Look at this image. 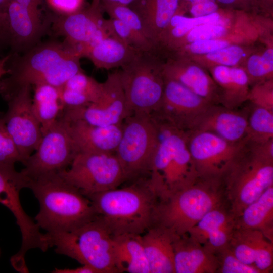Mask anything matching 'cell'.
<instances>
[{"label":"cell","mask_w":273,"mask_h":273,"mask_svg":"<svg viewBox=\"0 0 273 273\" xmlns=\"http://www.w3.org/2000/svg\"><path fill=\"white\" fill-rule=\"evenodd\" d=\"M176 236L156 225L142 235L150 273H175L173 243Z\"/></svg>","instance_id":"26"},{"label":"cell","mask_w":273,"mask_h":273,"mask_svg":"<svg viewBox=\"0 0 273 273\" xmlns=\"http://www.w3.org/2000/svg\"><path fill=\"white\" fill-rule=\"evenodd\" d=\"M132 113L117 71L108 75L97 101L84 107L64 110L63 116L68 120H81L93 125L108 126L121 124Z\"/></svg>","instance_id":"15"},{"label":"cell","mask_w":273,"mask_h":273,"mask_svg":"<svg viewBox=\"0 0 273 273\" xmlns=\"http://www.w3.org/2000/svg\"><path fill=\"white\" fill-rule=\"evenodd\" d=\"M55 252L92 268L96 273H117L112 236L97 217L71 231L46 233Z\"/></svg>","instance_id":"6"},{"label":"cell","mask_w":273,"mask_h":273,"mask_svg":"<svg viewBox=\"0 0 273 273\" xmlns=\"http://www.w3.org/2000/svg\"><path fill=\"white\" fill-rule=\"evenodd\" d=\"M158 142V130L150 114L133 113L122 122V132L115 154L125 181L148 176Z\"/></svg>","instance_id":"9"},{"label":"cell","mask_w":273,"mask_h":273,"mask_svg":"<svg viewBox=\"0 0 273 273\" xmlns=\"http://www.w3.org/2000/svg\"><path fill=\"white\" fill-rule=\"evenodd\" d=\"M246 138L252 143L273 139V111L254 105L248 115Z\"/></svg>","instance_id":"33"},{"label":"cell","mask_w":273,"mask_h":273,"mask_svg":"<svg viewBox=\"0 0 273 273\" xmlns=\"http://www.w3.org/2000/svg\"><path fill=\"white\" fill-rule=\"evenodd\" d=\"M8 55L9 76L0 80V95L4 100L27 85L48 84L59 87L83 71L79 53L64 41L38 43L22 55Z\"/></svg>","instance_id":"1"},{"label":"cell","mask_w":273,"mask_h":273,"mask_svg":"<svg viewBox=\"0 0 273 273\" xmlns=\"http://www.w3.org/2000/svg\"><path fill=\"white\" fill-rule=\"evenodd\" d=\"M11 53H25L39 43L46 31L41 12L11 1L5 12Z\"/></svg>","instance_id":"18"},{"label":"cell","mask_w":273,"mask_h":273,"mask_svg":"<svg viewBox=\"0 0 273 273\" xmlns=\"http://www.w3.org/2000/svg\"><path fill=\"white\" fill-rule=\"evenodd\" d=\"M165 78L178 82L199 96L219 104V89L212 77L198 64L188 59L169 57L162 65Z\"/></svg>","instance_id":"21"},{"label":"cell","mask_w":273,"mask_h":273,"mask_svg":"<svg viewBox=\"0 0 273 273\" xmlns=\"http://www.w3.org/2000/svg\"><path fill=\"white\" fill-rule=\"evenodd\" d=\"M60 98L65 110L84 107L98 100L103 90V83L79 72L59 87Z\"/></svg>","instance_id":"31"},{"label":"cell","mask_w":273,"mask_h":273,"mask_svg":"<svg viewBox=\"0 0 273 273\" xmlns=\"http://www.w3.org/2000/svg\"><path fill=\"white\" fill-rule=\"evenodd\" d=\"M173 249L175 273H217L216 256L188 234L176 236Z\"/></svg>","instance_id":"24"},{"label":"cell","mask_w":273,"mask_h":273,"mask_svg":"<svg viewBox=\"0 0 273 273\" xmlns=\"http://www.w3.org/2000/svg\"><path fill=\"white\" fill-rule=\"evenodd\" d=\"M142 51L110 36L88 50L83 57L88 58L96 68L109 70L121 68L132 61Z\"/></svg>","instance_id":"29"},{"label":"cell","mask_w":273,"mask_h":273,"mask_svg":"<svg viewBox=\"0 0 273 273\" xmlns=\"http://www.w3.org/2000/svg\"><path fill=\"white\" fill-rule=\"evenodd\" d=\"M20 172L29 180L58 173L71 165L78 152L63 116L47 132Z\"/></svg>","instance_id":"11"},{"label":"cell","mask_w":273,"mask_h":273,"mask_svg":"<svg viewBox=\"0 0 273 273\" xmlns=\"http://www.w3.org/2000/svg\"><path fill=\"white\" fill-rule=\"evenodd\" d=\"M101 3L104 11L108 14L110 18L122 21L141 38L153 43L147 36L140 17L128 6L112 3Z\"/></svg>","instance_id":"36"},{"label":"cell","mask_w":273,"mask_h":273,"mask_svg":"<svg viewBox=\"0 0 273 273\" xmlns=\"http://www.w3.org/2000/svg\"><path fill=\"white\" fill-rule=\"evenodd\" d=\"M0 254H1V251H0Z\"/></svg>","instance_id":"51"},{"label":"cell","mask_w":273,"mask_h":273,"mask_svg":"<svg viewBox=\"0 0 273 273\" xmlns=\"http://www.w3.org/2000/svg\"><path fill=\"white\" fill-rule=\"evenodd\" d=\"M152 117L158 142L148 178L158 200H161L193 184L199 176L188 149L187 133Z\"/></svg>","instance_id":"4"},{"label":"cell","mask_w":273,"mask_h":273,"mask_svg":"<svg viewBox=\"0 0 273 273\" xmlns=\"http://www.w3.org/2000/svg\"><path fill=\"white\" fill-rule=\"evenodd\" d=\"M134 0H100L101 2L112 3L129 6Z\"/></svg>","instance_id":"50"},{"label":"cell","mask_w":273,"mask_h":273,"mask_svg":"<svg viewBox=\"0 0 273 273\" xmlns=\"http://www.w3.org/2000/svg\"><path fill=\"white\" fill-rule=\"evenodd\" d=\"M220 7L215 0H203L188 9L193 17L208 15L219 11Z\"/></svg>","instance_id":"43"},{"label":"cell","mask_w":273,"mask_h":273,"mask_svg":"<svg viewBox=\"0 0 273 273\" xmlns=\"http://www.w3.org/2000/svg\"><path fill=\"white\" fill-rule=\"evenodd\" d=\"M211 77L219 89V104L236 109L248 100L250 84L245 69L223 65L212 66Z\"/></svg>","instance_id":"27"},{"label":"cell","mask_w":273,"mask_h":273,"mask_svg":"<svg viewBox=\"0 0 273 273\" xmlns=\"http://www.w3.org/2000/svg\"><path fill=\"white\" fill-rule=\"evenodd\" d=\"M218 5L226 8H242L240 0H215Z\"/></svg>","instance_id":"47"},{"label":"cell","mask_w":273,"mask_h":273,"mask_svg":"<svg viewBox=\"0 0 273 273\" xmlns=\"http://www.w3.org/2000/svg\"><path fill=\"white\" fill-rule=\"evenodd\" d=\"M235 228L236 217L226 203L206 213L187 234L215 255L229 247Z\"/></svg>","instance_id":"19"},{"label":"cell","mask_w":273,"mask_h":273,"mask_svg":"<svg viewBox=\"0 0 273 273\" xmlns=\"http://www.w3.org/2000/svg\"><path fill=\"white\" fill-rule=\"evenodd\" d=\"M253 105L273 111V87L272 79L255 84L249 91L248 100Z\"/></svg>","instance_id":"41"},{"label":"cell","mask_w":273,"mask_h":273,"mask_svg":"<svg viewBox=\"0 0 273 273\" xmlns=\"http://www.w3.org/2000/svg\"><path fill=\"white\" fill-rule=\"evenodd\" d=\"M139 16L148 38L155 46L178 12L179 0H134L128 6Z\"/></svg>","instance_id":"25"},{"label":"cell","mask_w":273,"mask_h":273,"mask_svg":"<svg viewBox=\"0 0 273 273\" xmlns=\"http://www.w3.org/2000/svg\"><path fill=\"white\" fill-rule=\"evenodd\" d=\"M114 260L118 272L150 273L142 235L112 236Z\"/></svg>","instance_id":"28"},{"label":"cell","mask_w":273,"mask_h":273,"mask_svg":"<svg viewBox=\"0 0 273 273\" xmlns=\"http://www.w3.org/2000/svg\"><path fill=\"white\" fill-rule=\"evenodd\" d=\"M215 256L218 262L217 273H261L255 267L239 260L229 247L220 251Z\"/></svg>","instance_id":"39"},{"label":"cell","mask_w":273,"mask_h":273,"mask_svg":"<svg viewBox=\"0 0 273 273\" xmlns=\"http://www.w3.org/2000/svg\"><path fill=\"white\" fill-rule=\"evenodd\" d=\"M52 272L54 273H96L92 268L85 265H82V266L72 269L55 268Z\"/></svg>","instance_id":"45"},{"label":"cell","mask_w":273,"mask_h":273,"mask_svg":"<svg viewBox=\"0 0 273 273\" xmlns=\"http://www.w3.org/2000/svg\"><path fill=\"white\" fill-rule=\"evenodd\" d=\"M246 72L250 83H256L272 79L273 71V49L268 48L261 54L251 55L247 59Z\"/></svg>","instance_id":"35"},{"label":"cell","mask_w":273,"mask_h":273,"mask_svg":"<svg viewBox=\"0 0 273 273\" xmlns=\"http://www.w3.org/2000/svg\"><path fill=\"white\" fill-rule=\"evenodd\" d=\"M229 248L243 263L261 273L272 272L273 242L257 230L235 228Z\"/></svg>","instance_id":"20"},{"label":"cell","mask_w":273,"mask_h":273,"mask_svg":"<svg viewBox=\"0 0 273 273\" xmlns=\"http://www.w3.org/2000/svg\"><path fill=\"white\" fill-rule=\"evenodd\" d=\"M222 179L229 209L237 217L273 186V161L254 154L247 141Z\"/></svg>","instance_id":"7"},{"label":"cell","mask_w":273,"mask_h":273,"mask_svg":"<svg viewBox=\"0 0 273 273\" xmlns=\"http://www.w3.org/2000/svg\"><path fill=\"white\" fill-rule=\"evenodd\" d=\"M9 47V39L5 15L0 14V53Z\"/></svg>","instance_id":"44"},{"label":"cell","mask_w":273,"mask_h":273,"mask_svg":"<svg viewBox=\"0 0 273 273\" xmlns=\"http://www.w3.org/2000/svg\"><path fill=\"white\" fill-rule=\"evenodd\" d=\"M23 6L31 10L41 12L39 7L43 0H16Z\"/></svg>","instance_id":"46"},{"label":"cell","mask_w":273,"mask_h":273,"mask_svg":"<svg viewBox=\"0 0 273 273\" xmlns=\"http://www.w3.org/2000/svg\"><path fill=\"white\" fill-rule=\"evenodd\" d=\"M162 61L156 52H141L121 67L120 79L132 112L152 114L159 107L165 78Z\"/></svg>","instance_id":"8"},{"label":"cell","mask_w":273,"mask_h":273,"mask_svg":"<svg viewBox=\"0 0 273 273\" xmlns=\"http://www.w3.org/2000/svg\"><path fill=\"white\" fill-rule=\"evenodd\" d=\"M187 133V145L199 177H222L240 153L247 139L228 141L209 132Z\"/></svg>","instance_id":"12"},{"label":"cell","mask_w":273,"mask_h":273,"mask_svg":"<svg viewBox=\"0 0 273 273\" xmlns=\"http://www.w3.org/2000/svg\"><path fill=\"white\" fill-rule=\"evenodd\" d=\"M247 53L244 48L236 45H229L215 51L203 55V58L212 66L223 65L236 67L245 57Z\"/></svg>","instance_id":"38"},{"label":"cell","mask_w":273,"mask_h":273,"mask_svg":"<svg viewBox=\"0 0 273 273\" xmlns=\"http://www.w3.org/2000/svg\"><path fill=\"white\" fill-rule=\"evenodd\" d=\"M256 8L270 12L272 7V0H256Z\"/></svg>","instance_id":"48"},{"label":"cell","mask_w":273,"mask_h":273,"mask_svg":"<svg viewBox=\"0 0 273 273\" xmlns=\"http://www.w3.org/2000/svg\"><path fill=\"white\" fill-rule=\"evenodd\" d=\"M27 188L40 205L36 223L47 233L71 231L97 216L90 200L59 173L30 179Z\"/></svg>","instance_id":"3"},{"label":"cell","mask_w":273,"mask_h":273,"mask_svg":"<svg viewBox=\"0 0 273 273\" xmlns=\"http://www.w3.org/2000/svg\"><path fill=\"white\" fill-rule=\"evenodd\" d=\"M213 104L178 82L165 78L161 102L151 115L188 132Z\"/></svg>","instance_id":"14"},{"label":"cell","mask_w":273,"mask_h":273,"mask_svg":"<svg viewBox=\"0 0 273 273\" xmlns=\"http://www.w3.org/2000/svg\"><path fill=\"white\" fill-rule=\"evenodd\" d=\"M70 166L58 173L85 196L117 188L125 181L115 153L79 152Z\"/></svg>","instance_id":"10"},{"label":"cell","mask_w":273,"mask_h":273,"mask_svg":"<svg viewBox=\"0 0 273 273\" xmlns=\"http://www.w3.org/2000/svg\"><path fill=\"white\" fill-rule=\"evenodd\" d=\"M29 179L15 167L0 164V203L14 215L22 235L19 253L24 255L30 249L43 250L47 246L45 234L24 211L20 200V192L28 187Z\"/></svg>","instance_id":"16"},{"label":"cell","mask_w":273,"mask_h":273,"mask_svg":"<svg viewBox=\"0 0 273 273\" xmlns=\"http://www.w3.org/2000/svg\"><path fill=\"white\" fill-rule=\"evenodd\" d=\"M103 12L100 0H93L87 7L67 15L55 13L49 20L55 33L64 37L81 56L82 50L104 28Z\"/></svg>","instance_id":"17"},{"label":"cell","mask_w":273,"mask_h":273,"mask_svg":"<svg viewBox=\"0 0 273 273\" xmlns=\"http://www.w3.org/2000/svg\"><path fill=\"white\" fill-rule=\"evenodd\" d=\"M128 185L86 196L97 216L112 236L125 234L142 235L153 224L158 198L148 176Z\"/></svg>","instance_id":"2"},{"label":"cell","mask_w":273,"mask_h":273,"mask_svg":"<svg viewBox=\"0 0 273 273\" xmlns=\"http://www.w3.org/2000/svg\"><path fill=\"white\" fill-rule=\"evenodd\" d=\"M55 13L67 15L81 9L84 0H46Z\"/></svg>","instance_id":"42"},{"label":"cell","mask_w":273,"mask_h":273,"mask_svg":"<svg viewBox=\"0 0 273 273\" xmlns=\"http://www.w3.org/2000/svg\"><path fill=\"white\" fill-rule=\"evenodd\" d=\"M64 118L68 122L69 130L78 153L115 152L122 135V123L100 126L89 124L81 120Z\"/></svg>","instance_id":"22"},{"label":"cell","mask_w":273,"mask_h":273,"mask_svg":"<svg viewBox=\"0 0 273 273\" xmlns=\"http://www.w3.org/2000/svg\"><path fill=\"white\" fill-rule=\"evenodd\" d=\"M31 87L25 85L5 100L8 108L2 116L24 164L37 148L42 138L41 125L32 108Z\"/></svg>","instance_id":"13"},{"label":"cell","mask_w":273,"mask_h":273,"mask_svg":"<svg viewBox=\"0 0 273 273\" xmlns=\"http://www.w3.org/2000/svg\"><path fill=\"white\" fill-rule=\"evenodd\" d=\"M17 162L23 163L22 158L0 116V164L14 167Z\"/></svg>","instance_id":"40"},{"label":"cell","mask_w":273,"mask_h":273,"mask_svg":"<svg viewBox=\"0 0 273 273\" xmlns=\"http://www.w3.org/2000/svg\"><path fill=\"white\" fill-rule=\"evenodd\" d=\"M105 27L110 36L143 52H155V46L138 36L122 21L110 18L105 20Z\"/></svg>","instance_id":"34"},{"label":"cell","mask_w":273,"mask_h":273,"mask_svg":"<svg viewBox=\"0 0 273 273\" xmlns=\"http://www.w3.org/2000/svg\"><path fill=\"white\" fill-rule=\"evenodd\" d=\"M226 203L222 177H199L190 186L158 201L152 225L181 236L208 212Z\"/></svg>","instance_id":"5"},{"label":"cell","mask_w":273,"mask_h":273,"mask_svg":"<svg viewBox=\"0 0 273 273\" xmlns=\"http://www.w3.org/2000/svg\"><path fill=\"white\" fill-rule=\"evenodd\" d=\"M248 115L236 109L213 104L192 131L209 132L231 142H240L247 139Z\"/></svg>","instance_id":"23"},{"label":"cell","mask_w":273,"mask_h":273,"mask_svg":"<svg viewBox=\"0 0 273 273\" xmlns=\"http://www.w3.org/2000/svg\"><path fill=\"white\" fill-rule=\"evenodd\" d=\"M227 30L225 26L220 23H207L197 26L187 33L174 50L196 41L220 39L226 34Z\"/></svg>","instance_id":"37"},{"label":"cell","mask_w":273,"mask_h":273,"mask_svg":"<svg viewBox=\"0 0 273 273\" xmlns=\"http://www.w3.org/2000/svg\"><path fill=\"white\" fill-rule=\"evenodd\" d=\"M9 55L4 56L0 58V79L1 77L7 74L8 71L6 68V63L8 61Z\"/></svg>","instance_id":"49"},{"label":"cell","mask_w":273,"mask_h":273,"mask_svg":"<svg viewBox=\"0 0 273 273\" xmlns=\"http://www.w3.org/2000/svg\"><path fill=\"white\" fill-rule=\"evenodd\" d=\"M33 86L32 108L43 134L63 116L64 107L59 87L48 84Z\"/></svg>","instance_id":"32"},{"label":"cell","mask_w":273,"mask_h":273,"mask_svg":"<svg viewBox=\"0 0 273 273\" xmlns=\"http://www.w3.org/2000/svg\"><path fill=\"white\" fill-rule=\"evenodd\" d=\"M236 228L259 230L273 242V186L236 217Z\"/></svg>","instance_id":"30"}]
</instances>
